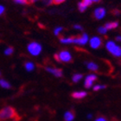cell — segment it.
<instances>
[{"label":"cell","mask_w":121,"mask_h":121,"mask_svg":"<svg viewBox=\"0 0 121 121\" xmlns=\"http://www.w3.org/2000/svg\"><path fill=\"white\" fill-rule=\"evenodd\" d=\"M17 117V113L15 108L11 106H7L0 110V121H4L6 119H16Z\"/></svg>","instance_id":"6da1fadb"},{"label":"cell","mask_w":121,"mask_h":121,"mask_svg":"<svg viewBox=\"0 0 121 121\" xmlns=\"http://www.w3.org/2000/svg\"><path fill=\"white\" fill-rule=\"evenodd\" d=\"M106 48H107V50L111 54H112L113 56H118V57L121 56L120 47L117 46L116 44H115L113 42H112V41H109L108 43H106Z\"/></svg>","instance_id":"7a4b0ae2"},{"label":"cell","mask_w":121,"mask_h":121,"mask_svg":"<svg viewBox=\"0 0 121 121\" xmlns=\"http://www.w3.org/2000/svg\"><path fill=\"white\" fill-rule=\"evenodd\" d=\"M28 50L32 56H38L42 51V46L39 43L33 42L28 45Z\"/></svg>","instance_id":"3957f363"},{"label":"cell","mask_w":121,"mask_h":121,"mask_svg":"<svg viewBox=\"0 0 121 121\" xmlns=\"http://www.w3.org/2000/svg\"><path fill=\"white\" fill-rule=\"evenodd\" d=\"M59 61H63V62H69L72 60V56H71L70 53L67 50L61 51L58 55Z\"/></svg>","instance_id":"277c9868"},{"label":"cell","mask_w":121,"mask_h":121,"mask_svg":"<svg viewBox=\"0 0 121 121\" xmlns=\"http://www.w3.org/2000/svg\"><path fill=\"white\" fill-rule=\"evenodd\" d=\"M88 41V36L86 34H83L79 36H74V40H73V43H78L80 45H84L86 44Z\"/></svg>","instance_id":"5b68a950"},{"label":"cell","mask_w":121,"mask_h":121,"mask_svg":"<svg viewBox=\"0 0 121 121\" xmlns=\"http://www.w3.org/2000/svg\"><path fill=\"white\" fill-rule=\"evenodd\" d=\"M90 45L93 48H99L102 46V40L99 37L94 36L90 40Z\"/></svg>","instance_id":"8992f818"},{"label":"cell","mask_w":121,"mask_h":121,"mask_svg":"<svg viewBox=\"0 0 121 121\" xmlns=\"http://www.w3.org/2000/svg\"><path fill=\"white\" fill-rule=\"evenodd\" d=\"M97 80V76L94 74H89L86 76V80H85V87L86 88H90L93 83Z\"/></svg>","instance_id":"52a82bcc"},{"label":"cell","mask_w":121,"mask_h":121,"mask_svg":"<svg viewBox=\"0 0 121 121\" xmlns=\"http://www.w3.org/2000/svg\"><path fill=\"white\" fill-rule=\"evenodd\" d=\"M106 15V10L104 8H98L94 11V17L96 19H102Z\"/></svg>","instance_id":"ba28073f"},{"label":"cell","mask_w":121,"mask_h":121,"mask_svg":"<svg viewBox=\"0 0 121 121\" xmlns=\"http://www.w3.org/2000/svg\"><path fill=\"white\" fill-rule=\"evenodd\" d=\"M46 70L49 73H53L56 77H60L62 76V70L60 68H46Z\"/></svg>","instance_id":"9c48e42d"},{"label":"cell","mask_w":121,"mask_h":121,"mask_svg":"<svg viewBox=\"0 0 121 121\" xmlns=\"http://www.w3.org/2000/svg\"><path fill=\"white\" fill-rule=\"evenodd\" d=\"M75 117V113H74V111L73 110H70V111H68L64 115V119L66 121H72L73 120Z\"/></svg>","instance_id":"30bf717a"},{"label":"cell","mask_w":121,"mask_h":121,"mask_svg":"<svg viewBox=\"0 0 121 121\" xmlns=\"http://www.w3.org/2000/svg\"><path fill=\"white\" fill-rule=\"evenodd\" d=\"M87 93L86 92H74L72 93V97L74 99H82L86 97Z\"/></svg>","instance_id":"8fae6325"},{"label":"cell","mask_w":121,"mask_h":121,"mask_svg":"<svg viewBox=\"0 0 121 121\" xmlns=\"http://www.w3.org/2000/svg\"><path fill=\"white\" fill-rule=\"evenodd\" d=\"M119 25L118 22H112V23H107L105 25V28L106 29V30H112V29H116Z\"/></svg>","instance_id":"7c38bea8"},{"label":"cell","mask_w":121,"mask_h":121,"mask_svg":"<svg viewBox=\"0 0 121 121\" xmlns=\"http://www.w3.org/2000/svg\"><path fill=\"white\" fill-rule=\"evenodd\" d=\"M86 67H87V68L88 69H90V70H93V71H96L98 70V65L97 64H95L94 62H93V61H89V62H86Z\"/></svg>","instance_id":"4fadbf2b"},{"label":"cell","mask_w":121,"mask_h":121,"mask_svg":"<svg viewBox=\"0 0 121 121\" xmlns=\"http://www.w3.org/2000/svg\"><path fill=\"white\" fill-rule=\"evenodd\" d=\"M60 40L62 43H73L74 36H72V37H68V38H60Z\"/></svg>","instance_id":"5bb4252c"},{"label":"cell","mask_w":121,"mask_h":121,"mask_svg":"<svg viewBox=\"0 0 121 121\" xmlns=\"http://www.w3.org/2000/svg\"><path fill=\"white\" fill-rule=\"evenodd\" d=\"M24 67L27 71H32L34 69V64L31 61H27L24 63Z\"/></svg>","instance_id":"9a60e30c"},{"label":"cell","mask_w":121,"mask_h":121,"mask_svg":"<svg viewBox=\"0 0 121 121\" xmlns=\"http://www.w3.org/2000/svg\"><path fill=\"white\" fill-rule=\"evenodd\" d=\"M0 86H2V87H4V88H10V85L9 82H7L6 81H4V80H0Z\"/></svg>","instance_id":"2e32d148"},{"label":"cell","mask_w":121,"mask_h":121,"mask_svg":"<svg viewBox=\"0 0 121 121\" xmlns=\"http://www.w3.org/2000/svg\"><path fill=\"white\" fill-rule=\"evenodd\" d=\"M82 77H83L82 74H81V73H76V74H74L73 76V82H78L80 80L82 79Z\"/></svg>","instance_id":"e0dca14e"},{"label":"cell","mask_w":121,"mask_h":121,"mask_svg":"<svg viewBox=\"0 0 121 121\" xmlns=\"http://www.w3.org/2000/svg\"><path fill=\"white\" fill-rule=\"evenodd\" d=\"M82 4H83V5L85 6V7H88V6H90L92 4H93V2H92V0H82Z\"/></svg>","instance_id":"ac0fdd59"},{"label":"cell","mask_w":121,"mask_h":121,"mask_svg":"<svg viewBox=\"0 0 121 121\" xmlns=\"http://www.w3.org/2000/svg\"><path fill=\"white\" fill-rule=\"evenodd\" d=\"M78 8H79V10H80L81 12H84V11L86 10V7H85V6H84L82 3H79V4H78Z\"/></svg>","instance_id":"d6986e66"},{"label":"cell","mask_w":121,"mask_h":121,"mask_svg":"<svg viewBox=\"0 0 121 121\" xmlns=\"http://www.w3.org/2000/svg\"><path fill=\"white\" fill-rule=\"evenodd\" d=\"M12 53H13V48H11V47L7 48L4 51V54L6 56H10V55H11Z\"/></svg>","instance_id":"ffe728a7"},{"label":"cell","mask_w":121,"mask_h":121,"mask_svg":"<svg viewBox=\"0 0 121 121\" xmlns=\"http://www.w3.org/2000/svg\"><path fill=\"white\" fill-rule=\"evenodd\" d=\"M14 1L18 3V4H29V0H14Z\"/></svg>","instance_id":"44dd1931"},{"label":"cell","mask_w":121,"mask_h":121,"mask_svg":"<svg viewBox=\"0 0 121 121\" xmlns=\"http://www.w3.org/2000/svg\"><path fill=\"white\" fill-rule=\"evenodd\" d=\"M65 1L66 0H52V3L56 5H58V4H62V3H64Z\"/></svg>","instance_id":"7402d4cb"},{"label":"cell","mask_w":121,"mask_h":121,"mask_svg":"<svg viewBox=\"0 0 121 121\" xmlns=\"http://www.w3.org/2000/svg\"><path fill=\"white\" fill-rule=\"evenodd\" d=\"M106 88V86H99V85H98V86H95L94 87H93V90L94 91H98V90H100V89H104Z\"/></svg>","instance_id":"603a6c76"},{"label":"cell","mask_w":121,"mask_h":121,"mask_svg":"<svg viewBox=\"0 0 121 121\" xmlns=\"http://www.w3.org/2000/svg\"><path fill=\"white\" fill-rule=\"evenodd\" d=\"M99 32L100 33V34H106V31H107V30H106V29L105 28V27H100V28L99 29Z\"/></svg>","instance_id":"cb8c5ba5"},{"label":"cell","mask_w":121,"mask_h":121,"mask_svg":"<svg viewBox=\"0 0 121 121\" xmlns=\"http://www.w3.org/2000/svg\"><path fill=\"white\" fill-rule=\"evenodd\" d=\"M42 2L46 5H49L52 4V0H42Z\"/></svg>","instance_id":"d4e9b609"},{"label":"cell","mask_w":121,"mask_h":121,"mask_svg":"<svg viewBox=\"0 0 121 121\" xmlns=\"http://www.w3.org/2000/svg\"><path fill=\"white\" fill-rule=\"evenodd\" d=\"M95 121H107L106 120V119L105 118V117H103V116H99V117H98L97 119H96V120Z\"/></svg>","instance_id":"484cf974"},{"label":"cell","mask_w":121,"mask_h":121,"mask_svg":"<svg viewBox=\"0 0 121 121\" xmlns=\"http://www.w3.org/2000/svg\"><path fill=\"white\" fill-rule=\"evenodd\" d=\"M61 30H62V28H61V27H58V28H56V30H55V34H56V35H59L60 31H61Z\"/></svg>","instance_id":"4316f807"},{"label":"cell","mask_w":121,"mask_h":121,"mask_svg":"<svg viewBox=\"0 0 121 121\" xmlns=\"http://www.w3.org/2000/svg\"><path fill=\"white\" fill-rule=\"evenodd\" d=\"M4 7L3 6V5H0V15H2L3 13L4 12Z\"/></svg>","instance_id":"83f0119b"},{"label":"cell","mask_w":121,"mask_h":121,"mask_svg":"<svg viewBox=\"0 0 121 121\" xmlns=\"http://www.w3.org/2000/svg\"><path fill=\"white\" fill-rule=\"evenodd\" d=\"M112 12H114V14H115V15H119L120 11H119V10H113V11H112Z\"/></svg>","instance_id":"f1b7e54d"},{"label":"cell","mask_w":121,"mask_h":121,"mask_svg":"<svg viewBox=\"0 0 121 121\" xmlns=\"http://www.w3.org/2000/svg\"><path fill=\"white\" fill-rule=\"evenodd\" d=\"M74 28L75 29H78V30H82V27L81 25H74Z\"/></svg>","instance_id":"f546056e"},{"label":"cell","mask_w":121,"mask_h":121,"mask_svg":"<svg viewBox=\"0 0 121 121\" xmlns=\"http://www.w3.org/2000/svg\"><path fill=\"white\" fill-rule=\"evenodd\" d=\"M101 0H92V2H94V3H99L100 2Z\"/></svg>","instance_id":"4dcf8cb0"},{"label":"cell","mask_w":121,"mask_h":121,"mask_svg":"<svg viewBox=\"0 0 121 121\" xmlns=\"http://www.w3.org/2000/svg\"><path fill=\"white\" fill-rule=\"evenodd\" d=\"M116 40L117 41H120V36H117V37H116Z\"/></svg>","instance_id":"1f68e13d"}]
</instances>
